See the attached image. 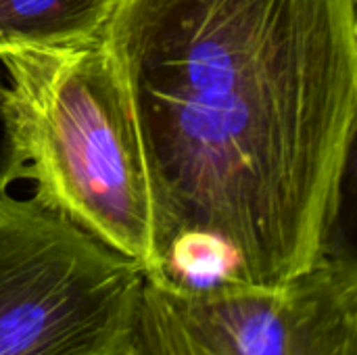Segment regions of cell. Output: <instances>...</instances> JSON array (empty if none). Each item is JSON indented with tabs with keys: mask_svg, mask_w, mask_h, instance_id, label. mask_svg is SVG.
<instances>
[{
	"mask_svg": "<svg viewBox=\"0 0 357 355\" xmlns=\"http://www.w3.org/2000/svg\"><path fill=\"white\" fill-rule=\"evenodd\" d=\"M102 42L151 184L146 280L207 295L314 270L357 98L349 0H117Z\"/></svg>",
	"mask_w": 357,
	"mask_h": 355,
	"instance_id": "cell-1",
	"label": "cell"
},
{
	"mask_svg": "<svg viewBox=\"0 0 357 355\" xmlns=\"http://www.w3.org/2000/svg\"><path fill=\"white\" fill-rule=\"evenodd\" d=\"M0 63L10 140L33 197L146 270L151 184L105 42L4 52Z\"/></svg>",
	"mask_w": 357,
	"mask_h": 355,
	"instance_id": "cell-2",
	"label": "cell"
},
{
	"mask_svg": "<svg viewBox=\"0 0 357 355\" xmlns=\"http://www.w3.org/2000/svg\"><path fill=\"white\" fill-rule=\"evenodd\" d=\"M144 278L38 197L0 195V355H119Z\"/></svg>",
	"mask_w": 357,
	"mask_h": 355,
	"instance_id": "cell-3",
	"label": "cell"
},
{
	"mask_svg": "<svg viewBox=\"0 0 357 355\" xmlns=\"http://www.w3.org/2000/svg\"><path fill=\"white\" fill-rule=\"evenodd\" d=\"M119 355H357V280L314 268L282 289L174 295L144 278Z\"/></svg>",
	"mask_w": 357,
	"mask_h": 355,
	"instance_id": "cell-4",
	"label": "cell"
},
{
	"mask_svg": "<svg viewBox=\"0 0 357 355\" xmlns=\"http://www.w3.org/2000/svg\"><path fill=\"white\" fill-rule=\"evenodd\" d=\"M117 0H0V54L102 42Z\"/></svg>",
	"mask_w": 357,
	"mask_h": 355,
	"instance_id": "cell-5",
	"label": "cell"
},
{
	"mask_svg": "<svg viewBox=\"0 0 357 355\" xmlns=\"http://www.w3.org/2000/svg\"><path fill=\"white\" fill-rule=\"evenodd\" d=\"M316 268L357 280V98L322 222Z\"/></svg>",
	"mask_w": 357,
	"mask_h": 355,
	"instance_id": "cell-6",
	"label": "cell"
},
{
	"mask_svg": "<svg viewBox=\"0 0 357 355\" xmlns=\"http://www.w3.org/2000/svg\"><path fill=\"white\" fill-rule=\"evenodd\" d=\"M23 180V167L15 155L10 130H8V113H6V80L0 73V195L10 190V184Z\"/></svg>",
	"mask_w": 357,
	"mask_h": 355,
	"instance_id": "cell-7",
	"label": "cell"
},
{
	"mask_svg": "<svg viewBox=\"0 0 357 355\" xmlns=\"http://www.w3.org/2000/svg\"><path fill=\"white\" fill-rule=\"evenodd\" d=\"M349 6H351V21H354V33L357 40V0H349Z\"/></svg>",
	"mask_w": 357,
	"mask_h": 355,
	"instance_id": "cell-8",
	"label": "cell"
}]
</instances>
